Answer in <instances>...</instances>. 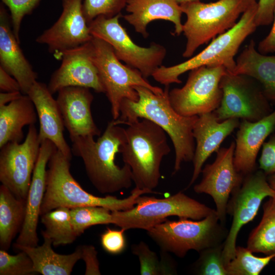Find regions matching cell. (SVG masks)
<instances>
[{
	"mask_svg": "<svg viewBox=\"0 0 275 275\" xmlns=\"http://www.w3.org/2000/svg\"><path fill=\"white\" fill-rule=\"evenodd\" d=\"M0 89L2 92L21 91L17 80L0 67Z\"/></svg>",
	"mask_w": 275,
	"mask_h": 275,
	"instance_id": "cell-42",
	"label": "cell"
},
{
	"mask_svg": "<svg viewBox=\"0 0 275 275\" xmlns=\"http://www.w3.org/2000/svg\"><path fill=\"white\" fill-rule=\"evenodd\" d=\"M121 17L122 14L113 17H97L88 24L90 33L108 43L120 61L137 69L147 79L162 65L166 48L155 42L147 47L136 44L120 23Z\"/></svg>",
	"mask_w": 275,
	"mask_h": 275,
	"instance_id": "cell-10",
	"label": "cell"
},
{
	"mask_svg": "<svg viewBox=\"0 0 275 275\" xmlns=\"http://www.w3.org/2000/svg\"><path fill=\"white\" fill-rule=\"evenodd\" d=\"M120 147L124 164L131 169L135 187L155 193L163 158L171 151L167 133L150 120L143 119L127 124Z\"/></svg>",
	"mask_w": 275,
	"mask_h": 275,
	"instance_id": "cell-4",
	"label": "cell"
},
{
	"mask_svg": "<svg viewBox=\"0 0 275 275\" xmlns=\"http://www.w3.org/2000/svg\"><path fill=\"white\" fill-rule=\"evenodd\" d=\"M43 243L36 246L13 244V248L25 252L32 259L35 273L42 275H69L76 262L82 259L81 245L70 254L62 255L55 252L51 240L43 237Z\"/></svg>",
	"mask_w": 275,
	"mask_h": 275,
	"instance_id": "cell-26",
	"label": "cell"
},
{
	"mask_svg": "<svg viewBox=\"0 0 275 275\" xmlns=\"http://www.w3.org/2000/svg\"><path fill=\"white\" fill-rule=\"evenodd\" d=\"M169 86L162 94H156L143 86H134L138 99H124L120 105V116L114 120L117 125L135 122L140 118L151 121L160 126L170 138L175 158L173 174L178 172L184 162L193 160L195 150L193 130L198 116L185 117L177 113L169 99Z\"/></svg>",
	"mask_w": 275,
	"mask_h": 275,
	"instance_id": "cell-1",
	"label": "cell"
},
{
	"mask_svg": "<svg viewBox=\"0 0 275 275\" xmlns=\"http://www.w3.org/2000/svg\"><path fill=\"white\" fill-rule=\"evenodd\" d=\"M273 24L268 35L261 40L258 46V51L263 54L275 53V12Z\"/></svg>",
	"mask_w": 275,
	"mask_h": 275,
	"instance_id": "cell-43",
	"label": "cell"
},
{
	"mask_svg": "<svg viewBox=\"0 0 275 275\" xmlns=\"http://www.w3.org/2000/svg\"><path fill=\"white\" fill-rule=\"evenodd\" d=\"M125 137V128L113 120L96 141L93 136L70 139L72 154L81 158L90 181L101 194L114 193L132 185L129 166L120 167L115 160Z\"/></svg>",
	"mask_w": 275,
	"mask_h": 275,
	"instance_id": "cell-2",
	"label": "cell"
},
{
	"mask_svg": "<svg viewBox=\"0 0 275 275\" xmlns=\"http://www.w3.org/2000/svg\"><path fill=\"white\" fill-rule=\"evenodd\" d=\"M82 259L86 265L85 274H101L97 252L92 245H81Z\"/></svg>",
	"mask_w": 275,
	"mask_h": 275,
	"instance_id": "cell-41",
	"label": "cell"
},
{
	"mask_svg": "<svg viewBox=\"0 0 275 275\" xmlns=\"http://www.w3.org/2000/svg\"><path fill=\"white\" fill-rule=\"evenodd\" d=\"M59 59L61 64L51 75L47 85L52 94L67 87H85L105 93L93 60L91 41L63 52Z\"/></svg>",
	"mask_w": 275,
	"mask_h": 275,
	"instance_id": "cell-17",
	"label": "cell"
},
{
	"mask_svg": "<svg viewBox=\"0 0 275 275\" xmlns=\"http://www.w3.org/2000/svg\"><path fill=\"white\" fill-rule=\"evenodd\" d=\"M235 61L232 73L245 75L257 80L268 100L275 102V56L260 53L252 39Z\"/></svg>",
	"mask_w": 275,
	"mask_h": 275,
	"instance_id": "cell-25",
	"label": "cell"
},
{
	"mask_svg": "<svg viewBox=\"0 0 275 275\" xmlns=\"http://www.w3.org/2000/svg\"><path fill=\"white\" fill-rule=\"evenodd\" d=\"M71 209L60 207L41 215V223L45 229L43 237L50 239L55 246L72 243L78 237L74 228Z\"/></svg>",
	"mask_w": 275,
	"mask_h": 275,
	"instance_id": "cell-30",
	"label": "cell"
},
{
	"mask_svg": "<svg viewBox=\"0 0 275 275\" xmlns=\"http://www.w3.org/2000/svg\"><path fill=\"white\" fill-rule=\"evenodd\" d=\"M258 2L256 1L242 14L234 27L213 38L198 54L174 66L161 65L152 76L156 81L166 86L181 83L179 79L181 74L203 66H223L232 72L236 65L234 57L240 46L257 28L255 23Z\"/></svg>",
	"mask_w": 275,
	"mask_h": 275,
	"instance_id": "cell-5",
	"label": "cell"
},
{
	"mask_svg": "<svg viewBox=\"0 0 275 275\" xmlns=\"http://www.w3.org/2000/svg\"><path fill=\"white\" fill-rule=\"evenodd\" d=\"M132 253L138 256L142 275L175 274L177 273L174 261L168 253L161 251L160 259L149 248L146 243L141 241L131 246Z\"/></svg>",
	"mask_w": 275,
	"mask_h": 275,
	"instance_id": "cell-31",
	"label": "cell"
},
{
	"mask_svg": "<svg viewBox=\"0 0 275 275\" xmlns=\"http://www.w3.org/2000/svg\"><path fill=\"white\" fill-rule=\"evenodd\" d=\"M57 149L56 145L49 140H45L41 143L39 156L26 199L25 218L16 239V244L32 246L38 245L37 229L46 190L47 166Z\"/></svg>",
	"mask_w": 275,
	"mask_h": 275,
	"instance_id": "cell-18",
	"label": "cell"
},
{
	"mask_svg": "<svg viewBox=\"0 0 275 275\" xmlns=\"http://www.w3.org/2000/svg\"><path fill=\"white\" fill-rule=\"evenodd\" d=\"M239 120L230 118L220 122L213 112L198 116L193 130L196 146L192 160L193 173L188 187L196 181L201 173L206 160L218 150L224 140L238 127Z\"/></svg>",
	"mask_w": 275,
	"mask_h": 275,
	"instance_id": "cell-20",
	"label": "cell"
},
{
	"mask_svg": "<svg viewBox=\"0 0 275 275\" xmlns=\"http://www.w3.org/2000/svg\"><path fill=\"white\" fill-rule=\"evenodd\" d=\"M267 179L270 186L275 190V173L267 175Z\"/></svg>",
	"mask_w": 275,
	"mask_h": 275,
	"instance_id": "cell-45",
	"label": "cell"
},
{
	"mask_svg": "<svg viewBox=\"0 0 275 275\" xmlns=\"http://www.w3.org/2000/svg\"><path fill=\"white\" fill-rule=\"evenodd\" d=\"M223 243L199 252L193 265V272L199 275H228L223 251Z\"/></svg>",
	"mask_w": 275,
	"mask_h": 275,
	"instance_id": "cell-34",
	"label": "cell"
},
{
	"mask_svg": "<svg viewBox=\"0 0 275 275\" xmlns=\"http://www.w3.org/2000/svg\"><path fill=\"white\" fill-rule=\"evenodd\" d=\"M215 211L180 191L161 199L142 195L132 208L114 211L112 213L114 224L120 228L125 231L131 229L147 231L170 216L200 220Z\"/></svg>",
	"mask_w": 275,
	"mask_h": 275,
	"instance_id": "cell-8",
	"label": "cell"
},
{
	"mask_svg": "<svg viewBox=\"0 0 275 275\" xmlns=\"http://www.w3.org/2000/svg\"><path fill=\"white\" fill-rule=\"evenodd\" d=\"M195 1H199V0H176V1L179 4H181L182 3H186L188 2Z\"/></svg>",
	"mask_w": 275,
	"mask_h": 275,
	"instance_id": "cell-46",
	"label": "cell"
},
{
	"mask_svg": "<svg viewBox=\"0 0 275 275\" xmlns=\"http://www.w3.org/2000/svg\"><path fill=\"white\" fill-rule=\"evenodd\" d=\"M272 260H275V254L257 257L247 247L238 246L226 269L228 275H258Z\"/></svg>",
	"mask_w": 275,
	"mask_h": 275,
	"instance_id": "cell-32",
	"label": "cell"
},
{
	"mask_svg": "<svg viewBox=\"0 0 275 275\" xmlns=\"http://www.w3.org/2000/svg\"><path fill=\"white\" fill-rule=\"evenodd\" d=\"M259 164V169L267 176L275 173V133L263 143Z\"/></svg>",
	"mask_w": 275,
	"mask_h": 275,
	"instance_id": "cell-39",
	"label": "cell"
},
{
	"mask_svg": "<svg viewBox=\"0 0 275 275\" xmlns=\"http://www.w3.org/2000/svg\"><path fill=\"white\" fill-rule=\"evenodd\" d=\"M37 120L35 105L28 95L0 106V148L9 142L21 143L23 127L35 124Z\"/></svg>",
	"mask_w": 275,
	"mask_h": 275,
	"instance_id": "cell-27",
	"label": "cell"
},
{
	"mask_svg": "<svg viewBox=\"0 0 275 275\" xmlns=\"http://www.w3.org/2000/svg\"><path fill=\"white\" fill-rule=\"evenodd\" d=\"M189 71L182 87L169 91L172 106L177 113L185 117L214 112L222 100L219 84L227 69L223 66H203Z\"/></svg>",
	"mask_w": 275,
	"mask_h": 275,
	"instance_id": "cell-11",
	"label": "cell"
},
{
	"mask_svg": "<svg viewBox=\"0 0 275 275\" xmlns=\"http://www.w3.org/2000/svg\"><path fill=\"white\" fill-rule=\"evenodd\" d=\"M235 139L234 163L244 176L257 170L256 158L266 139L275 130V110L256 122L240 121Z\"/></svg>",
	"mask_w": 275,
	"mask_h": 275,
	"instance_id": "cell-22",
	"label": "cell"
},
{
	"mask_svg": "<svg viewBox=\"0 0 275 275\" xmlns=\"http://www.w3.org/2000/svg\"><path fill=\"white\" fill-rule=\"evenodd\" d=\"M72 222L78 236L89 227L97 225L114 224L112 211L99 206H85L70 210Z\"/></svg>",
	"mask_w": 275,
	"mask_h": 275,
	"instance_id": "cell-33",
	"label": "cell"
},
{
	"mask_svg": "<svg viewBox=\"0 0 275 275\" xmlns=\"http://www.w3.org/2000/svg\"><path fill=\"white\" fill-rule=\"evenodd\" d=\"M84 0H62V11L54 24L36 39L48 46L57 59L62 53L91 41L88 23L82 9Z\"/></svg>",
	"mask_w": 275,
	"mask_h": 275,
	"instance_id": "cell-16",
	"label": "cell"
},
{
	"mask_svg": "<svg viewBox=\"0 0 275 275\" xmlns=\"http://www.w3.org/2000/svg\"><path fill=\"white\" fill-rule=\"evenodd\" d=\"M10 12L13 31L20 42L19 32L24 17L32 13L41 0H1Z\"/></svg>",
	"mask_w": 275,
	"mask_h": 275,
	"instance_id": "cell-37",
	"label": "cell"
},
{
	"mask_svg": "<svg viewBox=\"0 0 275 275\" xmlns=\"http://www.w3.org/2000/svg\"><path fill=\"white\" fill-rule=\"evenodd\" d=\"M127 0H84L82 9L89 24L99 16L113 17L121 14Z\"/></svg>",
	"mask_w": 275,
	"mask_h": 275,
	"instance_id": "cell-36",
	"label": "cell"
},
{
	"mask_svg": "<svg viewBox=\"0 0 275 275\" xmlns=\"http://www.w3.org/2000/svg\"><path fill=\"white\" fill-rule=\"evenodd\" d=\"M228 231L220 222L216 211L200 220L167 219L147 230L161 251L179 258L184 257L190 250L199 253L224 243Z\"/></svg>",
	"mask_w": 275,
	"mask_h": 275,
	"instance_id": "cell-7",
	"label": "cell"
},
{
	"mask_svg": "<svg viewBox=\"0 0 275 275\" xmlns=\"http://www.w3.org/2000/svg\"><path fill=\"white\" fill-rule=\"evenodd\" d=\"M125 231L122 228L115 230L107 228L100 236V243L103 250L112 255L122 253L126 246Z\"/></svg>",
	"mask_w": 275,
	"mask_h": 275,
	"instance_id": "cell-38",
	"label": "cell"
},
{
	"mask_svg": "<svg viewBox=\"0 0 275 275\" xmlns=\"http://www.w3.org/2000/svg\"><path fill=\"white\" fill-rule=\"evenodd\" d=\"M33 101L39 121V140L53 143L58 150L70 160L72 150L64 136V124L57 102L48 87L36 81L27 94Z\"/></svg>",
	"mask_w": 275,
	"mask_h": 275,
	"instance_id": "cell-21",
	"label": "cell"
},
{
	"mask_svg": "<svg viewBox=\"0 0 275 275\" xmlns=\"http://www.w3.org/2000/svg\"><path fill=\"white\" fill-rule=\"evenodd\" d=\"M235 147V142H232L228 147L219 148L214 161L202 170V179L194 187L196 193L206 194L212 198L219 221L223 225L230 196L244 178L234 166Z\"/></svg>",
	"mask_w": 275,
	"mask_h": 275,
	"instance_id": "cell-15",
	"label": "cell"
},
{
	"mask_svg": "<svg viewBox=\"0 0 275 275\" xmlns=\"http://www.w3.org/2000/svg\"><path fill=\"white\" fill-rule=\"evenodd\" d=\"M274 12L275 0H259L255 17L256 26L270 24L273 21Z\"/></svg>",
	"mask_w": 275,
	"mask_h": 275,
	"instance_id": "cell-40",
	"label": "cell"
},
{
	"mask_svg": "<svg viewBox=\"0 0 275 275\" xmlns=\"http://www.w3.org/2000/svg\"><path fill=\"white\" fill-rule=\"evenodd\" d=\"M256 0L199 1L180 4L186 16L182 33L186 43L182 56L191 58L200 46L234 27L237 19Z\"/></svg>",
	"mask_w": 275,
	"mask_h": 275,
	"instance_id": "cell-6",
	"label": "cell"
},
{
	"mask_svg": "<svg viewBox=\"0 0 275 275\" xmlns=\"http://www.w3.org/2000/svg\"><path fill=\"white\" fill-rule=\"evenodd\" d=\"M40 146L33 124L22 143L9 142L0 148V181L18 198L26 199Z\"/></svg>",
	"mask_w": 275,
	"mask_h": 275,
	"instance_id": "cell-14",
	"label": "cell"
},
{
	"mask_svg": "<svg viewBox=\"0 0 275 275\" xmlns=\"http://www.w3.org/2000/svg\"><path fill=\"white\" fill-rule=\"evenodd\" d=\"M125 9L127 14L122 17L145 38L149 36L148 24L156 20L172 22L175 28L173 35L179 36L182 33L183 12L176 0H127Z\"/></svg>",
	"mask_w": 275,
	"mask_h": 275,
	"instance_id": "cell-24",
	"label": "cell"
},
{
	"mask_svg": "<svg viewBox=\"0 0 275 275\" xmlns=\"http://www.w3.org/2000/svg\"><path fill=\"white\" fill-rule=\"evenodd\" d=\"M91 42L93 60L104 93L111 103L113 120L119 117L120 105L124 99L138 100V94L134 86L146 87L156 94L163 93L164 90L151 85L139 70L123 64L108 43L94 37Z\"/></svg>",
	"mask_w": 275,
	"mask_h": 275,
	"instance_id": "cell-9",
	"label": "cell"
},
{
	"mask_svg": "<svg viewBox=\"0 0 275 275\" xmlns=\"http://www.w3.org/2000/svg\"><path fill=\"white\" fill-rule=\"evenodd\" d=\"M10 15L0 7V67L18 82L21 92L27 95L38 78L37 73L19 46L11 26Z\"/></svg>",
	"mask_w": 275,
	"mask_h": 275,
	"instance_id": "cell-23",
	"label": "cell"
},
{
	"mask_svg": "<svg viewBox=\"0 0 275 275\" xmlns=\"http://www.w3.org/2000/svg\"><path fill=\"white\" fill-rule=\"evenodd\" d=\"M23 94L21 91L2 92L0 93V106L5 105L20 97Z\"/></svg>",
	"mask_w": 275,
	"mask_h": 275,
	"instance_id": "cell-44",
	"label": "cell"
},
{
	"mask_svg": "<svg viewBox=\"0 0 275 275\" xmlns=\"http://www.w3.org/2000/svg\"><path fill=\"white\" fill-rule=\"evenodd\" d=\"M262 208L261 220L250 233L246 247L253 253L275 254V197H269Z\"/></svg>",
	"mask_w": 275,
	"mask_h": 275,
	"instance_id": "cell-29",
	"label": "cell"
},
{
	"mask_svg": "<svg viewBox=\"0 0 275 275\" xmlns=\"http://www.w3.org/2000/svg\"><path fill=\"white\" fill-rule=\"evenodd\" d=\"M227 213L232 222L224 242L223 254L227 264L234 258L237 237L241 228L253 220L263 200L275 197V190L269 184L267 175L261 170L244 176L241 184L231 195Z\"/></svg>",
	"mask_w": 275,
	"mask_h": 275,
	"instance_id": "cell-13",
	"label": "cell"
},
{
	"mask_svg": "<svg viewBox=\"0 0 275 275\" xmlns=\"http://www.w3.org/2000/svg\"><path fill=\"white\" fill-rule=\"evenodd\" d=\"M26 200L16 197L5 185L0 186V246L8 250L19 233L25 218Z\"/></svg>",
	"mask_w": 275,
	"mask_h": 275,
	"instance_id": "cell-28",
	"label": "cell"
},
{
	"mask_svg": "<svg viewBox=\"0 0 275 275\" xmlns=\"http://www.w3.org/2000/svg\"><path fill=\"white\" fill-rule=\"evenodd\" d=\"M36 273L33 263L24 251L16 255L0 250V275H30Z\"/></svg>",
	"mask_w": 275,
	"mask_h": 275,
	"instance_id": "cell-35",
	"label": "cell"
},
{
	"mask_svg": "<svg viewBox=\"0 0 275 275\" xmlns=\"http://www.w3.org/2000/svg\"><path fill=\"white\" fill-rule=\"evenodd\" d=\"M219 86L223 98L219 106L213 113L220 122L230 118L256 122L273 111L261 85L250 76L227 70Z\"/></svg>",
	"mask_w": 275,
	"mask_h": 275,
	"instance_id": "cell-12",
	"label": "cell"
},
{
	"mask_svg": "<svg viewBox=\"0 0 275 275\" xmlns=\"http://www.w3.org/2000/svg\"><path fill=\"white\" fill-rule=\"evenodd\" d=\"M58 93L56 100L70 139L79 136H99L101 131L92 115L93 95L90 89L67 87Z\"/></svg>",
	"mask_w": 275,
	"mask_h": 275,
	"instance_id": "cell-19",
	"label": "cell"
},
{
	"mask_svg": "<svg viewBox=\"0 0 275 275\" xmlns=\"http://www.w3.org/2000/svg\"><path fill=\"white\" fill-rule=\"evenodd\" d=\"M70 159L57 149L51 156L46 173L45 195L40 209V216L60 207L70 209L99 206L112 211H125L135 206L140 196L150 193L134 187L124 199L107 196L98 197L84 190L70 171Z\"/></svg>",
	"mask_w": 275,
	"mask_h": 275,
	"instance_id": "cell-3",
	"label": "cell"
}]
</instances>
